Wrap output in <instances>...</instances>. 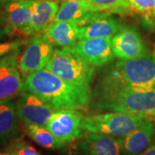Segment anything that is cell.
Wrapping results in <instances>:
<instances>
[{
  "label": "cell",
  "instance_id": "13",
  "mask_svg": "<svg viewBox=\"0 0 155 155\" xmlns=\"http://www.w3.org/2000/svg\"><path fill=\"white\" fill-rule=\"evenodd\" d=\"M73 48L91 66H101L110 63L114 57L111 38L82 39Z\"/></svg>",
  "mask_w": 155,
  "mask_h": 155
},
{
  "label": "cell",
  "instance_id": "26",
  "mask_svg": "<svg viewBox=\"0 0 155 155\" xmlns=\"http://www.w3.org/2000/svg\"><path fill=\"white\" fill-rule=\"evenodd\" d=\"M139 155H155V142L147 147L146 150Z\"/></svg>",
  "mask_w": 155,
  "mask_h": 155
},
{
  "label": "cell",
  "instance_id": "30",
  "mask_svg": "<svg viewBox=\"0 0 155 155\" xmlns=\"http://www.w3.org/2000/svg\"><path fill=\"white\" fill-rule=\"evenodd\" d=\"M3 21H4L3 15H2V11L0 10V24H1V22H2Z\"/></svg>",
  "mask_w": 155,
  "mask_h": 155
},
{
  "label": "cell",
  "instance_id": "10",
  "mask_svg": "<svg viewBox=\"0 0 155 155\" xmlns=\"http://www.w3.org/2000/svg\"><path fill=\"white\" fill-rule=\"evenodd\" d=\"M79 40L112 38L121 28L119 20L111 13L95 12L78 24Z\"/></svg>",
  "mask_w": 155,
  "mask_h": 155
},
{
  "label": "cell",
  "instance_id": "29",
  "mask_svg": "<svg viewBox=\"0 0 155 155\" xmlns=\"http://www.w3.org/2000/svg\"><path fill=\"white\" fill-rule=\"evenodd\" d=\"M6 35H7V31L5 30V29L0 28V40L2 39Z\"/></svg>",
  "mask_w": 155,
  "mask_h": 155
},
{
  "label": "cell",
  "instance_id": "2",
  "mask_svg": "<svg viewBox=\"0 0 155 155\" xmlns=\"http://www.w3.org/2000/svg\"><path fill=\"white\" fill-rule=\"evenodd\" d=\"M90 105L97 111L122 112L155 117V91L142 92L129 88L96 85Z\"/></svg>",
  "mask_w": 155,
  "mask_h": 155
},
{
  "label": "cell",
  "instance_id": "15",
  "mask_svg": "<svg viewBox=\"0 0 155 155\" xmlns=\"http://www.w3.org/2000/svg\"><path fill=\"white\" fill-rule=\"evenodd\" d=\"M35 0H17L5 6L7 35L22 34L30 22Z\"/></svg>",
  "mask_w": 155,
  "mask_h": 155
},
{
  "label": "cell",
  "instance_id": "16",
  "mask_svg": "<svg viewBox=\"0 0 155 155\" xmlns=\"http://www.w3.org/2000/svg\"><path fill=\"white\" fill-rule=\"evenodd\" d=\"M154 122H144L122 137L123 155H139L150 146L155 134Z\"/></svg>",
  "mask_w": 155,
  "mask_h": 155
},
{
  "label": "cell",
  "instance_id": "31",
  "mask_svg": "<svg viewBox=\"0 0 155 155\" xmlns=\"http://www.w3.org/2000/svg\"><path fill=\"white\" fill-rule=\"evenodd\" d=\"M152 58H154V60L155 61V50H154V53H153V57Z\"/></svg>",
  "mask_w": 155,
  "mask_h": 155
},
{
  "label": "cell",
  "instance_id": "3",
  "mask_svg": "<svg viewBox=\"0 0 155 155\" xmlns=\"http://www.w3.org/2000/svg\"><path fill=\"white\" fill-rule=\"evenodd\" d=\"M96 84L142 92L155 91V61L150 56L120 60L105 70Z\"/></svg>",
  "mask_w": 155,
  "mask_h": 155
},
{
  "label": "cell",
  "instance_id": "24",
  "mask_svg": "<svg viewBox=\"0 0 155 155\" xmlns=\"http://www.w3.org/2000/svg\"><path fill=\"white\" fill-rule=\"evenodd\" d=\"M22 45V42L20 41L2 42L0 43V57L10 53L19 51V48Z\"/></svg>",
  "mask_w": 155,
  "mask_h": 155
},
{
  "label": "cell",
  "instance_id": "32",
  "mask_svg": "<svg viewBox=\"0 0 155 155\" xmlns=\"http://www.w3.org/2000/svg\"><path fill=\"white\" fill-rule=\"evenodd\" d=\"M154 122H155V117H154Z\"/></svg>",
  "mask_w": 155,
  "mask_h": 155
},
{
  "label": "cell",
  "instance_id": "6",
  "mask_svg": "<svg viewBox=\"0 0 155 155\" xmlns=\"http://www.w3.org/2000/svg\"><path fill=\"white\" fill-rule=\"evenodd\" d=\"M84 116L78 110H57L45 126L57 140L66 145L82 137Z\"/></svg>",
  "mask_w": 155,
  "mask_h": 155
},
{
  "label": "cell",
  "instance_id": "5",
  "mask_svg": "<svg viewBox=\"0 0 155 155\" xmlns=\"http://www.w3.org/2000/svg\"><path fill=\"white\" fill-rule=\"evenodd\" d=\"M152 117L122 112H106L84 117L83 129L89 132L122 138Z\"/></svg>",
  "mask_w": 155,
  "mask_h": 155
},
{
  "label": "cell",
  "instance_id": "1",
  "mask_svg": "<svg viewBox=\"0 0 155 155\" xmlns=\"http://www.w3.org/2000/svg\"><path fill=\"white\" fill-rule=\"evenodd\" d=\"M23 90L38 96L56 110L84 111L91 99V91L69 84L47 69L25 76Z\"/></svg>",
  "mask_w": 155,
  "mask_h": 155
},
{
  "label": "cell",
  "instance_id": "23",
  "mask_svg": "<svg viewBox=\"0 0 155 155\" xmlns=\"http://www.w3.org/2000/svg\"><path fill=\"white\" fill-rule=\"evenodd\" d=\"M11 148L15 155H41L33 147L27 144L25 141H19L12 145Z\"/></svg>",
  "mask_w": 155,
  "mask_h": 155
},
{
  "label": "cell",
  "instance_id": "20",
  "mask_svg": "<svg viewBox=\"0 0 155 155\" xmlns=\"http://www.w3.org/2000/svg\"><path fill=\"white\" fill-rule=\"evenodd\" d=\"M28 134L37 144L44 148L55 150L64 147L47 129L35 125H28Z\"/></svg>",
  "mask_w": 155,
  "mask_h": 155
},
{
  "label": "cell",
  "instance_id": "7",
  "mask_svg": "<svg viewBox=\"0 0 155 155\" xmlns=\"http://www.w3.org/2000/svg\"><path fill=\"white\" fill-rule=\"evenodd\" d=\"M53 50V44L45 34L32 37L21 57L17 60L19 71L27 76L31 73L42 70L51 58Z\"/></svg>",
  "mask_w": 155,
  "mask_h": 155
},
{
  "label": "cell",
  "instance_id": "19",
  "mask_svg": "<svg viewBox=\"0 0 155 155\" xmlns=\"http://www.w3.org/2000/svg\"><path fill=\"white\" fill-rule=\"evenodd\" d=\"M19 120L12 101L0 104V141L15 139L18 134Z\"/></svg>",
  "mask_w": 155,
  "mask_h": 155
},
{
  "label": "cell",
  "instance_id": "9",
  "mask_svg": "<svg viewBox=\"0 0 155 155\" xmlns=\"http://www.w3.org/2000/svg\"><path fill=\"white\" fill-rule=\"evenodd\" d=\"M114 56L121 60H132L149 56V50L138 31L131 26L123 27L111 38Z\"/></svg>",
  "mask_w": 155,
  "mask_h": 155
},
{
  "label": "cell",
  "instance_id": "11",
  "mask_svg": "<svg viewBox=\"0 0 155 155\" xmlns=\"http://www.w3.org/2000/svg\"><path fill=\"white\" fill-rule=\"evenodd\" d=\"M17 53L0 59V104L11 101L23 90V82L17 67Z\"/></svg>",
  "mask_w": 155,
  "mask_h": 155
},
{
  "label": "cell",
  "instance_id": "21",
  "mask_svg": "<svg viewBox=\"0 0 155 155\" xmlns=\"http://www.w3.org/2000/svg\"><path fill=\"white\" fill-rule=\"evenodd\" d=\"M101 12L111 14L121 15H133L130 5L127 0H89Z\"/></svg>",
  "mask_w": 155,
  "mask_h": 155
},
{
  "label": "cell",
  "instance_id": "18",
  "mask_svg": "<svg viewBox=\"0 0 155 155\" xmlns=\"http://www.w3.org/2000/svg\"><path fill=\"white\" fill-rule=\"evenodd\" d=\"M45 34L53 44L73 48L79 40V26L73 22H55L50 24Z\"/></svg>",
  "mask_w": 155,
  "mask_h": 155
},
{
  "label": "cell",
  "instance_id": "28",
  "mask_svg": "<svg viewBox=\"0 0 155 155\" xmlns=\"http://www.w3.org/2000/svg\"><path fill=\"white\" fill-rule=\"evenodd\" d=\"M15 1H17V0H0V6H5V7L7 5Z\"/></svg>",
  "mask_w": 155,
  "mask_h": 155
},
{
  "label": "cell",
  "instance_id": "25",
  "mask_svg": "<svg viewBox=\"0 0 155 155\" xmlns=\"http://www.w3.org/2000/svg\"><path fill=\"white\" fill-rule=\"evenodd\" d=\"M149 27H155V7L148 15L143 18Z\"/></svg>",
  "mask_w": 155,
  "mask_h": 155
},
{
  "label": "cell",
  "instance_id": "8",
  "mask_svg": "<svg viewBox=\"0 0 155 155\" xmlns=\"http://www.w3.org/2000/svg\"><path fill=\"white\" fill-rule=\"evenodd\" d=\"M17 114L28 125L45 127L57 111L53 106L30 92L20 93L16 104Z\"/></svg>",
  "mask_w": 155,
  "mask_h": 155
},
{
  "label": "cell",
  "instance_id": "14",
  "mask_svg": "<svg viewBox=\"0 0 155 155\" xmlns=\"http://www.w3.org/2000/svg\"><path fill=\"white\" fill-rule=\"evenodd\" d=\"M59 5L53 0H35L30 22L23 30L25 35H36L44 32L55 20Z\"/></svg>",
  "mask_w": 155,
  "mask_h": 155
},
{
  "label": "cell",
  "instance_id": "12",
  "mask_svg": "<svg viewBox=\"0 0 155 155\" xmlns=\"http://www.w3.org/2000/svg\"><path fill=\"white\" fill-rule=\"evenodd\" d=\"M75 150L78 155H123L122 139L88 131L79 139Z\"/></svg>",
  "mask_w": 155,
  "mask_h": 155
},
{
  "label": "cell",
  "instance_id": "4",
  "mask_svg": "<svg viewBox=\"0 0 155 155\" xmlns=\"http://www.w3.org/2000/svg\"><path fill=\"white\" fill-rule=\"evenodd\" d=\"M45 69L69 84L91 91L95 68L88 65L73 48L63 47L54 50Z\"/></svg>",
  "mask_w": 155,
  "mask_h": 155
},
{
  "label": "cell",
  "instance_id": "22",
  "mask_svg": "<svg viewBox=\"0 0 155 155\" xmlns=\"http://www.w3.org/2000/svg\"><path fill=\"white\" fill-rule=\"evenodd\" d=\"M133 15L144 18L155 7V0H127Z\"/></svg>",
  "mask_w": 155,
  "mask_h": 155
},
{
  "label": "cell",
  "instance_id": "17",
  "mask_svg": "<svg viewBox=\"0 0 155 155\" xmlns=\"http://www.w3.org/2000/svg\"><path fill=\"white\" fill-rule=\"evenodd\" d=\"M101 12L89 0H64L56 15L55 22H73L78 25L89 15Z\"/></svg>",
  "mask_w": 155,
  "mask_h": 155
},
{
  "label": "cell",
  "instance_id": "27",
  "mask_svg": "<svg viewBox=\"0 0 155 155\" xmlns=\"http://www.w3.org/2000/svg\"><path fill=\"white\" fill-rule=\"evenodd\" d=\"M0 155H15V154L10 147L7 150L0 151Z\"/></svg>",
  "mask_w": 155,
  "mask_h": 155
}]
</instances>
